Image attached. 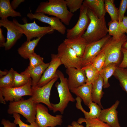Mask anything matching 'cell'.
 <instances>
[{"mask_svg":"<svg viewBox=\"0 0 127 127\" xmlns=\"http://www.w3.org/2000/svg\"><path fill=\"white\" fill-rule=\"evenodd\" d=\"M49 64V63H44L32 69L27 67L23 71L30 75L32 79V87H34L37 85Z\"/></svg>","mask_w":127,"mask_h":127,"instance_id":"23","label":"cell"},{"mask_svg":"<svg viewBox=\"0 0 127 127\" xmlns=\"http://www.w3.org/2000/svg\"><path fill=\"white\" fill-rule=\"evenodd\" d=\"M106 60L105 55L104 53L101 51L90 63L100 72L103 68Z\"/></svg>","mask_w":127,"mask_h":127,"instance_id":"34","label":"cell"},{"mask_svg":"<svg viewBox=\"0 0 127 127\" xmlns=\"http://www.w3.org/2000/svg\"><path fill=\"white\" fill-rule=\"evenodd\" d=\"M113 75L119 80L120 86L127 94V67L122 68L118 66Z\"/></svg>","mask_w":127,"mask_h":127,"instance_id":"28","label":"cell"},{"mask_svg":"<svg viewBox=\"0 0 127 127\" xmlns=\"http://www.w3.org/2000/svg\"><path fill=\"white\" fill-rule=\"evenodd\" d=\"M92 84L86 83L77 87L70 90V91L77 96L80 98L84 104L88 106L89 104L92 102L91 98Z\"/></svg>","mask_w":127,"mask_h":127,"instance_id":"20","label":"cell"},{"mask_svg":"<svg viewBox=\"0 0 127 127\" xmlns=\"http://www.w3.org/2000/svg\"><path fill=\"white\" fill-rule=\"evenodd\" d=\"M57 54L62 65L66 68H82V58L79 57L75 52L64 42L59 45Z\"/></svg>","mask_w":127,"mask_h":127,"instance_id":"7","label":"cell"},{"mask_svg":"<svg viewBox=\"0 0 127 127\" xmlns=\"http://www.w3.org/2000/svg\"><path fill=\"white\" fill-rule=\"evenodd\" d=\"M85 73L87 78L86 84H92L99 77L100 72L91 63L81 68Z\"/></svg>","mask_w":127,"mask_h":127,"instance_id":"27","label":"cell"},{"mask_svg":"<svg viewBox=\"0 0 127 127\" xmlns=\"http://www.w3.org/2000/svg\"><path fill=\"white\" fill-rule=\"evenodd\" d=\"M13 115L14 119L13 122L16 125H18L19 127H39L35 122L29 125L28 124L25 123L22 121L19 114L14 113Z\"/></svg>","mask_w":127,"mask_h":127,"instance_id":"37","label":"cell"},{"mask_svg":"<svg viewBox=\"0 0 127 127\" xmlns=\"http://www.w3.org/2000/svg\"><path fill=\"white\" fill-rule=\"evenodd\" d=\"M14 80L13 87L23 86L26 84L31 78L28 74L23 71L20 74L14 71Z\"/></svg>","mask_w":127,"mask_h":127,"instance_id":"31","label":"cell"},{"mask_svg":"<svg viewBox=\"0 0 127 127\" xmlns=\"http://www.w3.org/2000/svg\"><path fill=\"white\" fill-rule=\"evenodd\" d=\"M111 36L107 34L99 40L87 44L82 58V68L91 63L100 51L105 43Z\"/></svg>","mask_w":127,"mask_h":127,"instance_id":"13","label":"cell"},{"mask_svg":"<svg viewBox=\"0 0 127 127\" xmlns=\"http://www.w3.org/2000/svg\"><path fill=\"white\" fill-rule=\"evenodd\" d=\"M56 74L59 78L60 82H57L55 86L58 92L60 101L57 104L51 103L52 110L54 113L57 111L63 114L70 102H74L75 101L70 92L68 84L67 79L65 77L63 73L57 70Z\"/></svg>","mask_w":127,"mask_h":127,"instance_id":"4","label":"cell"},{"mask_svg":"<svg viewBox=\"0 0 127 127\" xmlns=\"http://www.w3.org/2000/svg\"><path fill=\"white\" fill-rule=\"evenodd\" d=\"M114 0H104L105 9L106 12H107L111 17L112 21L118 20V10L114 3Z\"/></svg>","mask_w":127,"mask_h":127,"instance_id":"29","label":"cell"},{"mask_svg":"<svg viewBox=\"0 0 127 127\" xmlns=\"http://www.w3.org/2000/svg\"><path fill=\"white\" fill-rule=\"evenodd\" d=\"M58 78V75L41 87H32V95L31 97L36 104L43 103L48 106L50 110H52L51 103L49 100L51 91L53 85Z\"/></svg>","mask_w":127,"mask_h":127,"instance_id":"11","label":"cell"},{"mask_svg":"<svg viewBox=\"0 0 127 127\" xmlns=\"http://www.w3.org/2000/svg\"><path fill=\"white\" fill-rule=\"evenodd\" d=\"M75 100L76 101V107L83 112L85 119H91L98 117L101 110L98 104L93 102L90 103L88 106L90 109V111L89 112H87L84 109L82 105L81 102L82 100L81 98L77 96Z\"/></svg>","mask_w":127,"mask_h":127,"instance_id":"19","label":"cell"},{"mask_svg":"<svg viewBox=\"0 0 127 127\" xmlns=\"http://www.w3.org/2000/svg\"><path fill=\"white\" fill-rule=\"evenodd\" d=\"M3 31L2 28H0V46L4 47V45L5 43V38L3 34Z\"/></svg>","mask_w":127,"mask_h":127,"instance_id":"43","label":"cell"},{"mask_svg":"<svg viewBox=\"0 0 127 127\" xmlns=\"http://www.w3.org/2000/svg\"><path fill=\"white\" fill-rule=\"evenodd\" d=\"M67 7L69 11L73 13L80 9L82 6L83 0H66Z\"/></svg>","mask_w":127,"mask_h":127,"instance_id":"36","label":"cell"},{"mask_svg":"<svg viewBox=\"0 0 127 127\" xmlns=\"http://www.w3.org/2000/svg\"><path fill=\"white\" fill-rule=\"evenodd\" d=\"M15 70L11 68L6 75L0 78V87H13Z\"/></svg>","mask_w":127,"mask_h":127,"instance_id":"33","label":"cell"},{"mask_svg":"<svg viewBox=\"0 0 127 127\" xmlns=\"http://www.w3.org/2000/svg\"><path fill=\"white\" fill-rule=\"evenodd\" d=\"M66 72L68 76L67 81L70 90L86 83L87 77L85 71L82 68H67Z\"/></svg>","mask_w":127,"mask_h":127,"instance_id":"16","label":"cell"},{"mask_svg":"<svg viewBox=\"0 0 127 127\" xmlns=\"http://www.w3.org/2000/svg\"><path fill=\"white\" fill-rule=\"evenodd\" d=\"M24 0H13L10 3L11 6L14 9H15L22 3L24 2Z\"/></svg>","mask_w":127,"mask_h":127,"instance_id":"42","label":"cell"},{"mask_svg":"<svg viewBox=\"0 0 127 127\" xmlns=\"http://www.w3.org/2000/svg\"><path fill=\"white\" fill-rule=\"evenodd\" d=\"M83 4L91 10L99 18L104 17L106 12L104 0H85Z\"/></svg>","mask_w":127,"mask_h":127,"instance_id":"21","label":"cell"},{"mask_svg":"<svg viewBox=\"0 0 127 127\" xmlns=\"http://www.w3.org/2000/svg\"><path fill=\"white\" fill-rule=\"evenodd\" d=\"M12 21L23 31V34L26 36L27 41H29L34 38L42 37L47 34L54 32L53 30L50 26L41 27L38 25L35 20L31 23H26L24 24H20L15 19Z\"/></svg>","mask_w":127,"mask_h":127,"instance_id":"8","label":"cell"},{"mask_svg":"<svg viewBox=\"0 0 127 127\" xmlns=\"http://www.w3.org/2000/svg\"><path fill=\"white\" fill-rule=\"evenodd\" d=\"M103 87V80L100 75L98 79L92 84L91 98L92 101L98 104L103 109L101 100L104 93L102 90Z\"/></svg>","mask_w":127,"mask_h":127,"instance_id":"22","label":"cell"},{"mask_svg":"<svg viewBox=\"0 0 127 127\" xmlns=\"http://www.w3.org/2000/svg\"><path fill=\"white\" fill-rule=\"evenodd\" d=\"M63 42L71 48L79 57L81 58L87 44L86 40L82 36L73 39L66 38Z\"/></svg>","mask_w":127,"mask_h":127,"instance_id":"18","label":"cell"},{"mask_svg":"<svg viewBox=\"0 0 127 127\" xmlns=\"http://www.w3.org/2000/svg\"><path fill=\"white\" fill-rule=\"evenodd\" d=\"M9 71L7 70L2 71L0 70V78L1 77L3 76L6 75L8 73Z\"/></svg>","mask_w":127,"mask_h":127,"instance_id":"46","label":"cell"},{"mask_svg":"<svg viewBox=\"0 0 127 127\" xmlns=\"http://www.w3.org/2000/svg\"><path fill=\"white\" fill-rule=\"evenodd\" d=\"M120 103L117 100L115 103L109 108L101 110L98 118L105 122L111 127H121L119 123L116 110Z\"/></svg>","mask_w":127,"mask_h":127,"instance_id":"17","label":"cell"},{"mask_svg":"<svg viewBox=\"0 0 127 127\" xmlns=\"http://www.w3.org/2000/svg\"><path fill=\"white\" fill-rule=\"evenodd\" d=\"M21 16L20 12H17L12 7L9 0H0V17L4 20L9 16Z\"/></svg>","mask_w":127,"mask_h":127,"instance_id":"25","label":"cell"},{"mask_svg":"<svg viewBox=\"0 0 127 127\" xmlns=\"http://www.w3.org/2000/svg\"><path fill=\"white\" fill-rule=\"evenodd\" d=\"M0 26L5 28L7 30V40L4 47L5 50H9L22 36L23 31L13 21H10L7 18L0 20Z\"/></svg>","mask_w":127,"mask_h":127,"instance_id":"12","label":"cell"},{"mask_svg":"<svg viewBox=\"0 0 127 127\" xmlns=\"http://www.w3.org/2000/svg\"><path fill=\"white\" fill-rule=\"evenodd\" d=\"M88 13L90 22L86 31L82 36L87 44L99 40L106 36L108 30L105 17L98 18L89 8Z\"/></svg>","mask_w":127,"mask_h":127,"instance_id":"2","label":"cell"},{"mask_svg":"<svg viewBox=\"0 0 127 127\" xmlns=\"http://www.w3.org/2000/svg\"><path fill=\"white\" fill-rule=\"evenodd\" d=\"M88 9L83 4L79 9V16L77 23L72 28L67 30L66 38L73 39L81 37L84 33L90 22L88 13Z\"/></svg>","mask_w":127,"mask_h":127,"instance_id":"10","label":"cell"},{"mask_svg":"<svg viewBox=\"0 0 127 127\" xmlns=\"http://www.w3.org/2000/svg\"><path fill=\"white\" fill-rule=\"evenodd\" d=\"M62 64L60 58L57 54H52L51 60L49 65L36 86L38 87L43 86L57 76L56 73L57 69Z\"/></svg>","mask_w":127,"mask_h":127,"instance_id":"15","label":"cell"},{"mask_svg":"<svg viewBox=\"0 0 127 127\" xmlns=\"http://www.w3.org/2000/svg\"><path fill=\"white\" fill-rule=\"evenodd\" d=\"M30 19H37L40 21L49 24L54 30H56L61 34L64 35L65 33L66 28L60 20L56 17H49L43 13L30 12L27 15Z\"/></svg>","mask_w":127,"mask_h":127,"instance_id":"14","label":"cell"},{"mask_svg":"<svg viewBox=\"0 0 127 127\" xmlns=\"http://www.w3.org/2000/svg\"><path fill=\"white\" fill-rule=\"evenodd\" d=\"M1 124L4 127H16V124L14 122H11L8 120L3 119L1 122Z\"/></svg>","mask_w":127,"mask_h":127,"instance_id":"41","label":"cell"},{"mask_svg":"<svg viewBox=\"0 0 127 127\" xmlns=\"http://www.w3.org/2000/svg\"><path fill=\"white\" fill-rule=\"evenodd\" d=\"M41 38L24 42L17 50L19 54L23 58L28 59L29 56L35 52V49Z\"/></svg>","mask_w":127,"mask_h":127,"instance_id":"24","label":"cell"},{"mask_svg":"<svg viewBox=\"0 0 127 127\" xmlns=\"http://www.w3.org/2000/svg\"><path fill=\"white\" fill-rule=\"evenodd\" d=\"M28 59L29 61V63L27 67L29 69L33 68L44 63V58L35 52L29 56Z\"/></svg>","mask_w":127,"mask_h":127,"instance_id":"35","label":"cell"},{"mask_svg":"<svg viewBox=\"0 0 127 127\" xmlns=\"http://www.w3.org/2000/svg\"><path fill=\"white\" fill-rule=\"evenodd\" d=\"M0 103H1L4 104H6V101L2 93L0 91Z\"/></svg>","mask_w":127,"mask_h":127,"instance_id":"45","label":"cell"},{"mask_svg":"<svg viewBox=\"0 0 127 127\" xmlns=\"http://www.w3.org/2000/svg\"><path fill=\"white\" fill-rule=\"evenodd\" d=\"M79 124L86 123L88 127H111L107 123L103 122L98 118L91 119H86L83 118H79L77 121Z\"/></svg>","mask_w":127,"mask_h":127,"instance_id":"32","label":"cell"},{"mask_svg":"<svg viewBox=\"0 0 127 127\" xmlns=\"http://www.w3.org/2000/svg\"><path fill=\"white\" fill-rule=\"evenodd\" d=\"M35 13L41 12L55 16L59 18L65 25H68L73 16L67 9L64 0H49L40 3Z\"/></svg>","mask_w":127,"mask_h":127,"instance_id":"1","label":"cell"},{"mask_svg":"<svg viewBox=\"0 0 127 127\" xmlns=\"http://www.w3.org/2000/svg\"><path fill=\"white\" fill-rule=\"evenodd\" d=\"M66 127H88V126L86 125L85 127H84L77 122L74 121L72 122L71 125H68Z\"/></svg>","mask_w":127,"mask_h":127,"instance_id":"44","label":"cell"},{"mask_svg":"<svg viewBox=\"0 0 127 127\" xmlns=\"http://www.w3.org/2000/svg\"><path fill=\"white\" fill-rule=\"evenodd\" d=\"M37 104L31 97L26 99H23L18 101L10 102L7 112L10 115L20 114L31 124L35 122Z\"/></svg>","mask_w":127,"mask_h":127,"instance_id":"5","label":"cell"},{"mask_svg":"<svg viewBox=\"0 0 127 127\" xmlns=\"http://www.w3.org/2000/svg\"><path fill=\"white\" fill-rule=\"evenodd\" d=\"M127 8V0H121L118 10V21L119 22L122 21Z\"/></svg>","mask_w":127,"mask_h":127,"instance_id":"38","label":"cell"},{"mask_svg":"<svg viewBox=\"0 0 127 127\" xmlns=\"http://www.w3.org/2000/svg\"><path fill=\"white\" fill-rule=\"evenodd\" d=\"M108 34L115 38H119L124 34L122 30L119 23L117 21H111L108 22Z\"/></svg>","mask_w":127,"mask_h":127,"instance_id":"30","label":"cell"},{"mask_svg":"<svg viewBox=\"0 0 127 127\" xmlns=\"http://www.w3.org/2000/svg\"><path fill=\"white\" fill-rule=\"evenodd\" d=\"M31 78L25 85L18 87H0L2 93L6 101L16 102L23 99L22 97L32 95Z\"/></svg>","mask_w":127,"mask_h":127,"instance_id":"9","label":"cell"},{"mask_svg":"<svg viewBox=\"0 0 127 127\" xmlns=\"http://www.w3.org/2000/svg\"><path fill=\"white\" fill-rule=\"evenodd\" d=\"M119 23L123 31L127 35V16H124L122 21Z\"/></svg>","mask_w":127,"mask_h":127,"instance_id":"40","label":"cell"},{"mask_svg":"<svg viewBox=\"0 0 127 127\" xmlns=\"http://www.w3.org/2000/svg\"><path fill=\"white\" fill-rule=\"evenodd\" d=\"M122 48L127 50V41L124 43L123 46Z\"/></svg>","mask_w":127,"mask_h":127,"instance_id":"47","label":"cell"},{"mask_svg":"<svg viewBox=\"0 0 127 127\" xmlns=\"http://www.w3.org/2000/svg\"><path fill=\"white\" fill-rule=\"evenodd\" d=\"M61 115L54 116L48 112L47 108L41 103L36 105L35 122L39 127H55L63 123Z\"/></svg>","mask_w":127,"mask_h":127,"instance_id":"6","label":"cell"},{"mask_svg":"<svg viewBox=\"0 0 127 127\" xmlns=\"http://www.w3.org/2000/svg\"><path fill=\"white\" fill-rule=\"evenodd\" d=\"M122 51L123 55V58L118 67L126 68L127 67V50L122 48Z\"/></svg>","mask_w":127,"mask_h":127,"instance_id":"39","label":"cell"},{"mask_svg":"<svg viewBox=\"0 0 127 127\" xmlns=\"http://www.w3.org/2000/svg\"><path fill=\"white\" fill-rule=\"evenodd\" d=\"M118 65L115 63H111L103 68L100 72V75L102 78L103 81L104 88H108L110 86L108 79L113 75Z\"/></svg>","mask_w":127,"mask_h":127,"instance_id":"26","label":"cell"},{"mask_svg":"<svg viewBox=\"0 0 127 127\" xmlns=\"http://www.w3.org/2000/svg\"><path fill=\"white\" fill-rule=\"evenodd\" d=\"M127 41V36L125 34L118 38L111 36L108 39L101 50L104 53L106 57L103 68L111 63L116 64L119 66L122 61V46Z\"/></svg>","mask_w":127,"mask_h":127,"instance_id":"3","label":"cell"}]
</instances>
